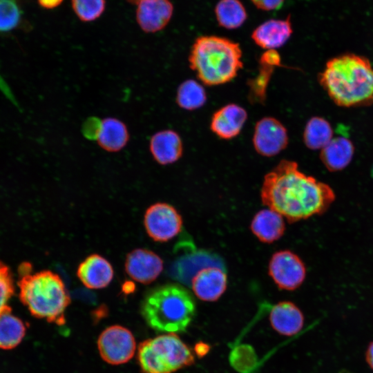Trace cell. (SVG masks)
I'll return each mask as SVG.
<instances>
[{
    "mask_svg": "<svg viewBox=\"0 0 373 373\" xmlns=\"http://www.w3.org/2000/svg\"><path fill=\"white\" fill-rule=\"evenodd\" d=\"M195 313L191 294L177 284H166L147 292L141 303V314L147 325L162 332H184Z\"/></svg>",
    "mask_w": 373,
    "mask_h": 373,
    "instance_id": "5",
    "label": "cell"
},
{
    "mask_svg": "<svg viewBox=\"0 0 373 373\" xmlns=\"http://www.w3.org/2000/svg\"><path fill=\"white\" fill-rule=\"evenodd\" d=\"M258 9L265 11L275 10L280 8L284 0H251Z\"/></svg>",
    "mask_w": 373,
    "mask_h": 373,
    "instance_id": "31",
    "label": "cell"
},
{
    "mask_svg": "<svg viewBox=\"0 0 373 373\" xmlns=\"http://www.w3.org/2000/svg\"><path fill=\"white\" fill-rule=\"evenodd\" d=\"M293 32L290 17L284 19H272L256 27L251 33L254 42L260 48L276 50L283 46Z\"/></svg>",
    "mask_w": 373,
    "mask_h": 373,
    "instance_id": "16",
    "label": "cell"
},
{
    "mask_svg": "<svg viewBox=\"0 0 373 373\" xmlns=\"http://www.w3.org/2000/svg\"><path fill=\"white\" fill-rule=\"evenodd\" d=\"M269 321L272 327L279 334L293 336L298 333L304 325V316L293 303L282 301L273 306Z\"/></svg>",
    "mask_w": 373,
    "mask_h": 373,
    "instance_id": "18",
    "label": "cell"
},
{
    "mask_svg": "<svg viewBox=\"0 0 373 373\" xmlns=\"http://www.w3.org/2000/svg\"><path fill=\"white\" fill-rule=\"evenodd\" d=\"M22 19V10L18 0H0V32L17 28Z\"/></svg>",
    "mask_w": 373,
    "mask_h": 373,
    "instance_id": "27",
    "label": "cell"
},
{
    "mask_svg": "<svg viewBox=\"0 0 373 373\" xmlns=\"http://www.w3.org/2000/svg\"><path fill=\"white\" fill-rule=\"evenodd\" d=\"M365 358L367 364L373 371V341L369 343L366 349Z\"/></svg>",
    "mask_w": 373,
    "mask_h": 373,
    "instance_id": "33",
    "label": "cell"
},
{
    "mask_svg": "<svg viewBox=\"0 0 373 373\" xmlns=\"http://www.w3.org/2000/svg\"><path fill=\"white\" fill-rule=\"evenodd\" d=\"M332 126L324 118L313 117L306 124L303 140L307 148L322 149L332 140Z\"/></svg>",
    "mask_w": 373,
    "mask_h": 373,
    "instance_id": "25",
    "label": "cell"
},
{
    "mask_svg": "<svg viewBox=\"0 0 373 373\" xmlns=\"http://www.w3.org/2000/svg\"><path fill=\"white\" fill-rule=\"evenodd\" d=\"M354 148L352 142L346 137H337L321 149V160L330 171L345 169L351 162Z\"/></svg>",
    "mask_w": 373,
    "mask_h": 373,
    "instance_id": "21",
    "label": "cell"
},
{
    "mask_svg": "<svg viewBox=\"0 0 373 373\" xmlns=\"http://www.w3.org/2000/svg\"><path fill=\"white\" fill-rule=\"evenodd\" d=\"M252 140L258 154L272 157L287 147L289 137L287 128L279 120L265 117L256 124Z\"/></svg>",
    "mask_w": 373,
    "mask_h": 373,
    "instance_id": "10",
    "label": "cell"
},
{
    "mask_svg": "<svg viewBox=\"0 0 373 373\" xmlns=\"http://www.w3.org/2000/svg\"><path fill=\"white\" fill-rule=\"evenodd\" d=\"M77 275L86 287L99 289L111 283L114 271L111 264L105 258L94 254L79 265Z\"/></svg>",
    "mask_w": 373,
    "mask_h": 373,
    "instance_id": "15",
    "label": "cell"
},
{
    "mask_svg": "<svg viewBox=\"0 0 373 373\" xmlns=\"http://www.w3.org/2000/svg\"><path fill=\"white\" fill-rule=\"evenodd\" d=\"M372 175H373V169H372Z\"/></svg>",
    "mask_w": 373,
    "mask_h": 373,
    "instance_id": "35",
    "label": "cell"
},
{
    "mask_svg": "<svg viewBox=\"0 0 373 373\" xmlns=\"http://www.w3.org/2000/svg\"><path fill=\"white\" fill-rule=\"evenodd\" d=\"M137 5L136 21L146 33L164 29L173 12V6L169 0H142Z\"/></svg>",
    "mask_w": 373,
    "mask_h": 373,
    "instance_id": "13",
    "label": "cell"
},
{
    "mask_svg": "<svg viewBox=\"0 0 373 373\" xmlns=\"http://www.w3.org/2000/svg\"><path fill=\"white\" fill-rule=\"evenodd\" d=\"M318 79L338 106H363L373 103V67L365 57L354 54L336 57L327 62Z\"/></svg>",
    "mask_w": 373,
    "mask_h": 373,
    "instance_id": "2",
    "label": "cell"
},
{
    "mask_svg": "<svg viewBox=\"0 0 373 373\" xmlns=\"http://www.w3.org/2000/svg\"><path fill=\"white\" fill-rule=\"evenodd\" d=\"M194 294L203 301L218 300L227 287L226 271L217 266H207L199 269L191 280Z\"/></svg>",
    "mask_w": 373,
    "mask_h": 373,
    "instance_id": "12",
    "label": "cell"
},
{
    "mask_svg": "<svg viewBox=\"0 0 373 373\" xmlns=\"http://www.w3.org/2000/svg\"><path fill=\"white\" fill-rule=\"evenodd\" d=\"M182 218L172 205L157 202L150 206L144 216V224L149 236L155 242H167L182 228Z\"/></svg>",
    "mask_w": 373,
    "mask_h": 373,
    "instance_id": "7",
    "label": "cell"
},
{
    "mask_svg": "<svg viewBox=\"0 0 373 373\" xmlns=\"http://www.w3.org/2000/svg\"><path fill=\"white\" fill-rule=\"evenodd\" d=\"M175 100L179 107L193 111L205 104L207 93L200 83L193 79H186L179 85Z\"/></svg>",
    "mask_w": 373,
    "mask_h": 373,
    "instance_id": "26",
    "label": "cell"
},
{
    "mask_svg": "<svg viewBox=\"0 0 373 373\" xmlns=\"http://www.w3.org/2000/svg\"><path fill=\"white\" fill-rule=\"evenodd\" d=\"M149 151L153 158L158 164H171L177 162L182 155V140L175 131L162 130L151 137Z\"/></svg>",
    "mask_w": 373,
    "mask_h": 373,
    "instance_id": "17",
    "label": "cell"
},
{
    "mask_svg": "<svg viewBox=\"0 0 373 373\" xmlns=\"http://www.w3.org/2000/svg\"><path fill=\"white\" fill-rule=\"evenodd\" d=\"M137 361L142 373H173L191 365L194 356L178 335L168 333L142 342Z\"/></svg>",
    "mask_w": 373,
    "mask_h": 373,
    "instance_id": "6",
    "label": "cell"
},
{
    "mask_svg": "<svg viewBox=\"0 0 373 373\" xmlns=\"http://www.w3.org/2000/svg\"><path fill=\"white\" fill-rule=\"evenodd\" d=\"M268 272L279 289L288 291L299 287L306 276L303 260L289 250L278 251L272 255Z\"/></svg>",
    "mask_w": 373,
    "mask_h": 373,
    "instance_id": "9",
    "label": "cell"
},
{
    "mask_svg": "<svg viewBox=\"0 0 373 373\" xmlns=\"http://www.w3.org/2000/svg\"><path fill=\"white\" fill-rule=\"evenodd\" d=\"M102 125V120L97 117H90L85 120L82 126L84 135L89 140H97Z\"/></svg>",
    "mask_w": 373,
    "mask_h": 373,
    "instance_id": "30",
    "label": "cell"
},
{
    "mask_svg": "<svg viewBox=\"0 0 373 373\" xmlns=\"http://www.w3.org/2000/svg\"><path fill=\"white\" fill-rule=\"evenodd\" d=\"M97 347L104 361L112 365H120L132 358L136 344L133 334L127 328L112 325L99 335Z\"/></svg>",
    "mask_w": 373,
    "mask_h": 373,
    "instance_id": "8",
    "label": "cell"
},
{
    "mask_svg": "<svg viewBox=\"0 0 373 373\" xmlns=\"http://www.w3.org/2000/svg\"><path fill=\"white\" fill-rule=\"evenodd\" d=\"M30 265L20 267L19 297L32 316L64 325L70 298L61 277L49 270L30 273Z\"/></svg>",
    "mask_w": 373,
    "mask_h": 373,
    "instance_id": "3",
    "label": "cell"
},
{
    "mask_svg": "<svg viewBox=\"0 0 373 373\" xmlns=\"http://www.w3.org/2000/svg\"><path fill=\"white\" fill-rule=\"evenodd\" d=\"M15 292V287L9 267L0 261V314L11 310L8 303Z\"/></svg>",
    "mask_w": 373,
    "mask_h": 373,
    "instance_id": "29",
    "label": "cell"
},
{
    "mask_svg": "<svg viewBox=\"0 0 373 373\" xmlns=\"http://www.w3.org/2000/svg\"><path fill=\"white\" fill-rule=\"evenodd\" d=\"M24 323L11 314V310L0 314V348L10 350L17 346L26 334Z\"/></svg>",
    "mask_w": 373,
    "mask_h": 373,
    "instance_id": "24",
    "label": "cell"
},
{
    "mask_svg": "<svg viewBox=\"0 0 373 373\" xmlns=\"http://www.w3.org/2000/svg\"><path fill=\"white\" fill-rule=\"evenodd\" d=\"M262 204L289 223L323 213L335 200L332 189L305 175L296 162L281 160L263 180Z\"/></svg>",
    "mask_w": 373,
    "mask_h": 373,
    "instance_id": "1",
    "label": "cell"
},
{
    "mask_svg": "<svg viewBox=\"0 0 373 373\" xmlns=\"http://www.w3.org/2000/svg\"><path fill=\"white\" fill-rule=\"evenodd\" d=\"M73 10L82 21L89 22L98 19L106 8L105 0H71Z\"/></svg>",
    "mask_w": 373,
    "mask_h": 373,
    "instance_id": "28",
    "label": "cell"
},
{
    "mask_svg": "<svg viewBox=\"0 0 373 373\" xmlns=\"http://www.w3.org/2000/svg\"><path fill=\"white\" fill-rule=\"evenodd\" d=\"M247 119V113L243 107L229 104L213 113L210 128L220 138L231 140L240 134Z\"/></svg>",
    "mask_w": 373,
    "mask_h": 373,
    "instance_id": "14",
    "label": "cell"
},
{
    "mask_svg": "<svg viewBox=\"0 0 373 373\" xmlns=\"http://www.w3.org/2000/svg\"><path fill=\"white\" fill-rule=\"evenodd\" d=\"M250 229L260 242L272 243L283 236L285 224L281 214L271 209H265L254 216Z\"/></svg>",
    "mask_w": 373,
    "mask_h": 373,
    "instance_id": "19",
    "label": "cell"
},
{
    "mask_svg": "<svg viewBox=\"0 0 373 373\" xmlns=\"http://www.w3.org/2000/svg\"><path fill=\"white\" fill-rule=\"evenodd\" d=\"M124 266L131 278L146 285L160 276L163 270V260L153 251L136 249L127 254Z\"/></svg>",
    "mask_w": 373,
    "mask_h": 373,
    "instance_id": "11",
    "label": "cell"
},
{
    "mask_svg": "<svg viewBox=\"0 0 373 373\" xmlns=\"http://www.w3.org/2000/svg\"><path fill=\"white\" fill-rule=\"evenodd\" d=\"M64 0H37L39 5L45 9H53L61 4Z\"/></svg>",
    "mask_w": 373,
    "mask_h": 373,
    "instance_id": "32",
    "label": "cell"
},
{
    "mask_svg": "<svg viewBox=\"0 0 373 373\" xmlns=\"http://www.w3.org/2000/svg\"><path fill=\"white\" fill-rule=\"evenodd\" d=\"M242 52L238 43L225 37L205 35L198 37L189 56L191 69L205 85L226 84L242 68Z\"/></svg>",
    "mask_w": 373,
    "mask_h": 373,
    "instance_id": "4",
    "label": "cell"
},
{
    "mask_svg": "<svg viewBox=\"0 0 373 373\" xmlns=\"http://www.w3.org/2000/svg\"><path fill=\"white\" fill-rule=\"evenodd\" d=\"M260 73L251 82L249 97L252 102H263L270 76L275 66L280 65V57L276 50H267L262 54Z\"/></svg>",
    "mask_w": 373,
    "mask_h": 373,
    "instance_id": "22",
    "label": "cell"
},
{
    "mask_svg": "<svg viewBox=\"0 0 373 373\" xmlns=\"http://www.w3.org/2000/svg\"><path fill=\"white\" fill-rule=\"evenodd\" d=\"M98 145L107 152H118L129 140L128 129L122 120L108 117L102 120L101 129L97 138Z\"/></svg>",
    "mask_w": 373,
    "mask_h": 373,
    "instance_id": "20",
    "label": "cell"
},
{
    "mask_svg": "<svg viewBox=\"0 0 373 373\" xmlns=\"http://www.w3.org/2000/svg\"><path fill=\"white\" fill-rule=\"evenodd\" d=\"M218 24L229 30L240 27L247 19L245 6L240 0H220L215 7Z\"/></svg>",
    "mask_w": 373,
    "mask_h": 373,
    "instance_id": "23",
    "label": "cell"
},
{
    "mask_svg": "<svg viewBox=\"0 0 373 373\" xmlns=\"http://www.w3.org/2000/svg\"><path fill=\"white\" fill-rule=\"evenodd\" d=\"M127 1H128L129 3H133V4H137L139 2H140L142 0H126Z\"/></svg>",
    "mask_w": 373,
    "mask_h": 373,
    "instance_id": "34",
    "label": "cell"
}]
</instances>
